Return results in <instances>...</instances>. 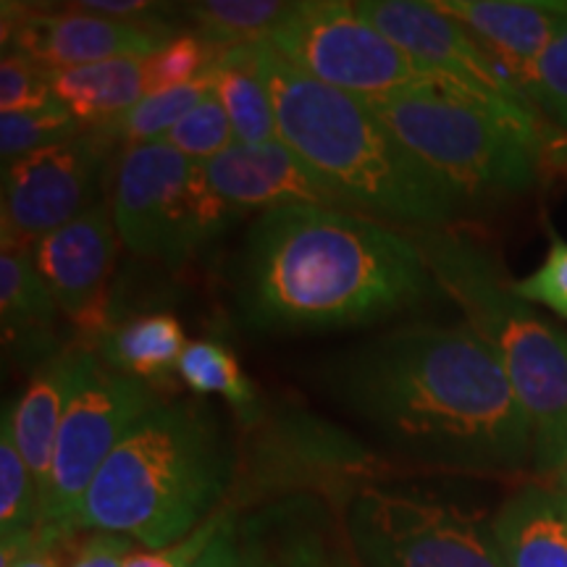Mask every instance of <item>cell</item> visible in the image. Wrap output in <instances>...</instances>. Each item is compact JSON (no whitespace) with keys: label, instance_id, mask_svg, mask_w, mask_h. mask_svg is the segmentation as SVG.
<instances>
[{"label":"cell","instance_id":"8","mask_svg":"<svg viewBox=\"0 0 567 567\" xmlns=\"http://www.w3.org/2000/svg\"><path fill=\"white\" fill-rule=\"evenodd\" d=\"M339 505L365 567H507L492 523L439 494L368 481Z\"/></svg>","mask_w":567,"mask_h":567},{"label":"cell","instance_id":"27","mask_svg":"<svg viewBox=\"0 0 567 567\" xmlns=\"http://www.w3.org/2000/svg\"><path fill=\"white\" fill-rule=\"evenodd\" d=\"M210 74H205L203 80L187 84V87L145 95L140 103H134L130 111L122 113L118 118H113L111 124L101 126V130L109 134L122 151L132 145L161 142L166 137V132L174 130L195 105H200L205 97L210 95Z\"/></svg>","mask_w":567,"mask_h":567},{"label":"cell","instance_id":"7","mask_svg":"<svg viewBox=\"0 0 567 567\" xmlns=\"http://www.w3.org/2000/svg\"><path fill=\"white\" fill-rule=\"evenodd\" d=\"M111 213L126 250L172 268L193 260L245 218L216 195L200 161L166 142L118 151Z\"/></svg>","mask_w":567,"mask_h":567},{"label":"cell","instance_id":"31","mask_svg":"<svg viewBox=\"0 0 567 567\" xmlns=\"http://www.w3.org/2000/svg\"><path fill=\"white\" fill-rule=\"evenodd\" d=\"M530 103L567 132V30L559 32L549 48L517 76Z\"/></svg>","mask_w":567,"mask_h":567},{"label":"cell","instance_id":"19","mask_svg":"<svg viewBox=\"0 0 567 567\" xmlns=\"http://www.w3.org/2000/svg\"><path fill=\"white\" fill-rule=\"evenodd\" d=\"M80 352L82 347H71L55 354L51 363L34 371L24 394L11 402L13 436L38 484L42 513H45L48 488H51L55 439H59L63 413L74 392L76 371H80Z\"/></svg>","mask_w":567,"mask_h":567},{"label":"cell","instance_id":"30","mask_svg":"<svg viewBox=\"0 0 567 567\" xmlns=\"http://www.w3.org/2000/svg\"><path fill=\"white\" fill-rule=\"evenodd\" d=\"M161 142H166L174 151L187 155L189 161H210L224 151H229L237 137H234L231 122L226 116L224 105L210 92L174 130H168Z\"/></svg>","mask_w":567,"mask_h":567},{"label":"cell","instance_id":"20","mask_svg":"<svg viewBox=\"0 0 567 567\" xmlns=\"http://www.w3.org/2000/svg\"><path fill=\"white\" fill-rule=\"evenodd\" d=\"M507 567H567V492L555 484L517 488L492 520Z\"/></svg>","mask_w":567,"mask_h":567},{"label":"cell","instance_id":"35","mask_svg":"<svg viewBox=\"0 0 567 567\" xmlns=\"http://www.w3.org/2000/svg\"><path fill=\"white\" fill-rule=\"evenodd\" d=\"M140 547L126 536L87 530L82 542H74L69 567H124Z\"/></svg>","mask_w":567,"mask_h":567},{"label":"cell","instance_id":"15","mask_svg":"<svg viewBox=\"0 0 567 567\" xmlns=\"http://www.w3.org/2000/svg\"><path fill=\"white\" fill-rule=\"evenodd\" d=\"M118 239L111 203L74 218L32 247L34 266L51 289L61 313L92 342L109 329V284Z\"/></svg>","mask_w":567,"mask_h":567},{"label":"cell","instance_id":"10","mask_svg":"<svg viewBox=\"0 0 567 567\" xmlns=\"http://www.w3.org/2000/svg\"><path fill=\"white\" fill-rule=\"evenodd\" d=\"M264 42L310 80L360 101L389 95L431 74L344 0L292 3Z\"/></svg>","mask_w":567,"mask_h":567},{"label":"cell","instance_id":"36","mask_svg":"<svg viewBox=\"0 0 567 567\" xmlns=\"http://www.w3.org/2000/svg\"><path fill=\"white\" fill-rule=\"evenodd\" d=\"M69 542L71 538L55 542L40 534L30 547H3V567H69L63 563V557L71 555V549L63 551Z\"/></svg>","mask_w":567,"mask_h":567},{"label":"cell","instance_id":"11","mask_svg":"<svg viewBox=\"0 0 567 567\" xmlns=\"http://www.w3.org/2000/svg\"><path fill=\"white\" fill-rule=\"evenodd\" d=\"M354 9L417 66L476 92L544 142L542 118L523 84L507 63L460 21L446 17L429 0H360Z\"/></svg>","mask_w":567,"mask_h":567},{"label":"cell","instance_id":"18","mask_svg":"<svg viewBox=\"0 0 567 567\" xmlns=\"http://www.w3.org/2000/svg\"><path fill=\"white\" fill-rule=\"evenodd\" d=\"M59 316L45 279L34 266L32 247L3 245L0 255V321L3 344L21 363L34 371L51 363L59 350Z\"/></svg>","mask_w":567,"mask_h":567},{"label":"cell","instance_id":"32","mask_svg":"<svg viewBox=\"0 0 567 567\" xmlns=\"http://www.w3.org/2000/svg\"><path fill=\"white\" fill-rule=\"evenodd\" d=\"M55 101L48 69L30 55L3 51L0 61V113H21Z\"/></svg>","mask_w":567,"mask_h":567},{"label":"cell","instance_id":"17","mask_svg":"<svg viewBox=\"0 0 567 567\" xmlns=\"http://www.w3.org/2000/svg\"><path fill=\"white\" fill-rule=\"evenodd\" d=\"M467 27L488 51L520 76L559 32L567 30V0H431Z\"/></svg>","mask_w":567,"mask_h":567},{"label":"cell","instance_id":"26","mask_svg":"<svg viewBox=\"0 0 567 567\" xmlns=\"http://www.w3.org/2000/svg\"><path fill=\"white\" fill-rule=\"evenodd\" d=\"M179 379L193 389L195 394H218L229 405L243 413L247 421L260 415L258 408V389L247 379V373L239 365L234 354L224 342L216 339H197L189 342L179 360Z\"/></svg>","mask_w":567,"mask_h":567},{"label":"cell","instance_id":"29","mask_svg":"<svg viewBox=\"0 0 567 567\" xmlns=\"http://www.w3.org/2000/svg\"><path fill=\"white\" fill-rule=\"evenodd\" d=\"M221 53V48L205 42L200 34H176L161 51L145 59V95L179 90L203 80Z\"/></svg>","mask_w":567,"mask_h":567},{"label":"cell","instance_id":"3","mask_svg":"<svg viewBox=\"0 0 567 567\" xmlns=\"http://www.w3.org/2000/svg\"><path fill=\"white\" fill-rule=\"evenodd\" d=\"M237 452L221 417L195 400H161L111 452L92 481L74 534L101 530L163 549L226 507Z\"/></svg>","mask_w":567,"mask_h":567},{"label":"cell","instance_id":"25","mask_svg":"<svg viewBox=\"0 0 567 567\" xmlns=\"http://www.w3.org/2000/svg\"><path fill=\"white\" fill-rule=\"evenodd\" d=\"M289 11L292 3L281 0H200L179 6V17L193 24L189 32L221 51L266 40Z\"/></svg>","mask_w":567,"mask_h":567},{"label":"cell","instance_id":"37","mask_svg":"<svg viewBox=\"0 0 567 567\" xmlns=\"http://www.w3.org/2000/svg\"><path fill=\"white\" fill-rule=\"evenodd\" d=\"M234 526H237V513L226 515L221 530L208 544L200 559L193 567H239L237 565V542H234Z\"/></svg>","mask_w":567,"mask_h":567},{"label":"cell","instance_id":"5","mask_svg":"<svg viewBox=\"0 0 567 567\" xmlns=\"http://www.w3.org/2000/svg\"><path fill=\"white\" fill-rule=\"evenodd\" d=\"M413 234L425 266L465 323L505 368L534 429V460L549 476L567 455V331L515 295L496 255L455 226Z\"/></svg>","mask_w":567,"mask_h":567},{"label":"cell","instance_id":"22","mask_svg":"<svg viewBox=\"0 0 567 567\" xmlns=\"http://www.w3.org/2000/svg\"><path fill=\"white\" fill-rule=\"evenodd\" d=\"M55 101L84 124L101 130L145 97V59H111L74 69H48Z\"/></svg>","mask_w":567,"mask_h":567},{"label":"cell","instance_id":"33","mask_svg":"<svg viewBox=\"0 0 567 567\" xmlns=\"http://www.w3.org/2000/svg\"><path fill=\"white\" fill-rule=\"evenodd\" d=\"M515 295L528 305H544L567 321V243L551 234L549 252L544 264L526 279L513 281Z\"/></svg>","mask_w":567,"mask_h":567},{"label":"cell","instance_id":"14","mask_svg":"<svg viewBox=\"0 0 567 567\" xmlns=\"http://www.w3.org/2000/svg\"><path fill=\"white\" fill-rule=\"evenodd\" d=\"M172 38L176 32L168 24H134L80 9L40 11L38 6L3 3V51L30 55L45 69L147 59Z\"/></svg>","mask_w":567,"mask_h":567},{"label":"cell","instance_id":"2","mask_svg":"<svg viewBox=\"0 0 567 567\" xmlns=\"http://www.w3.org/2000/svg\"><path fill=\"white\" fill-rule=\"evenodd\" d=\"M231 316L252 334H329L442 295L413 234L354 210L260 213L226 266Z\"/></svg>","mask_w":567,"mask_h":567},{"label":"cell","instance_id":"28","mask_svg":"<svg viewBox=\"0 0 567 567\" xmlns=\"http://www.w3.org/2000/svg\"><path fill=\"white\" fill-rule=\"evenodd\" d=\"M84 132V124L61 101L32 111L0 113V158L3 166H11L27 155L76 140Z\"/></svg>","mask_w":567,"mask_h":567},{"label":"cell","instance_id":"4","mask_svg":"<svg viewBox=\"0 0 567 567\" xmlns=\"http://www.w3.org/2000/svg\"><path fill=\"white\" fill-rule=\"evenodd\" d=\"M252 48L271 92L279 140L354 210L405 231L457 221L465 210L460 197L394 137L365 101L310 80L264 40Z\"/></svg>","mask_w":567,"mask_h":567},{"label":"cell","instance_id":"23","mask_svg":"<svg viewBox=\"0 0 567 567\" xmlns=\"http://www.w3.org/2000/svg\"><path fill=\"white\" fill-rule=\"evenodd\" d=\"M252 45L255 42L226 48L208 71L213 95L224 105L234 137L243 145L279 140L271 92H268L266 76L260 74L258 61H255Z\"/></svg>","mask_w":567,"mask_h":567},{"label":"cell","instance_id":"6","mask_svg":"<svg viewBox=\"0 0 567 567\" xmlns=\"http://www.w3.org/2000/svg\"><path fill=\"white\" fill-rule=\"evenodd\" d=\"M365 103L465 208L534 187L544 142L463 84L429 74Z\"/></svg>","mask_w":567,"mask_h":567},{"label":"cell","instance_id":"38","mask_svg":"<svg viewBox=\"0 0 567 567\" xmlns=\"http://www.w3.org/2000/svg\"><path fill=\"white\" fill-rule=\"evenodd\" d=\"M547 478H549V484H555V486L565 488V492H567V455H565L563 460H559L557 467L549 473Z\"/></svg>","mask_w":567,"mask_h":567},{"label":"cell","instance_id":"12","mask_svg":"<svg viewBox=\"0 0 567 567\" xmlns=\"http://www.w3.org/2000/svg\"><path fill=\"white\" fill-rule=\"evenodd\" d=\"M116 147L103 130H87L3 166V245L34 247L103 203V179Z\"/></svg>","mask_w":567,"mask_h":567},{"label":"cell","instance_id":"21","mask_svg":"<svg viewBox=\"0 0 567 567\" xmlns=\"http://www.w3.org/2000/svg\"><path fill=\"white\" fill-rule=\"evenodd\" d=\"M187 344L179 318L172 313H145L111 323L95 339V354L113 371L158 389L179 375L176 371Z\"/></svg>","mask_w":567,"mask_h":567},{"label":"cell","instance_id":"9","mask_svg":"<svg viewBox=\"0 0 567 567\" xmlns=\"http://www.w3.org/2000/svg\"><path fill=\"white\" fill-rule=\"evenodd\" d=\"M161 400L158 389L113 371L95 350L82 347L74 392L55 439L42 536L55 542L76 536L74 517L90 484L132 425Z\"/></svg>","mask_w":567,"mask_h":567},{"label":"cell","instance_id":"34","mask_svg":"<svg viewBox=\"0 0 567 567\" xmlns=\"http://www.w3.org/2000/svg\"><path fill=\"white\" fill-rule=\"evenodd\" d=\"M231 513V507H224L221 513H216L210 520H205L195 534H189L182 542L172 544V547L163 549H137L134 555L126 559L124 567H193L208 544L216 538L218 530H221L226 515Z\"/></svg>","mask_w":567,"mask_h":567},{"label":"cell","instance_id":"24","mask_svg":"<svg viewBox=\"0 0 567 567\" xmlns=\"http://www.w3.org/2000/svg\"><path fill=\"white\" fill-rule=\"evenodd\" d=\"M42 534V502L13 436L11 402L0 417V536L3 547H30Z\"/></svg>","mask_w":567,"mask_h":567},{"label":"cell","instance_id":"1","mask_svg":"<svg viewBox=\"0 0 567 567\" xmlns=\"http://www.w3.org/2000/svg\"><path fill=\"white\" fill-rule=\"evenodd\" d=\"M323 386L381 442L425 465L507 471L534 429L496 354L467 323H410L331 354Z\"/></svg>","mask_w":567,"mask_h":567},{"label":"cell","instance_id":"13","mask_svg":"<svg viewBox=\"0 0 567 567\" xmlns=\"http://www.w3.org/2000/svg\"><path fill=\"white\" fill-rule=\"evenodd\" d=\"M234 542L239 567H365L342 505L310 488L268 496L237 515Z\"/></svg>","mask_w":567,"mask_h":567},{"label":"cell","instance_id":"16","mask_svg":"<svg viewBox=\"0 0 567 567\" xmlns=\"http://www.w3.org/2000/svg\"><path fill=\"white\" fill-rule=\"evenodd\" d=\"M200 163L216 195L239 216L252 210L300 208V205L354 210L281 140L260 142V145L234 142L229 151Z\"/></svg>","mask_w":567,"mask_h":567}]
</instances>
